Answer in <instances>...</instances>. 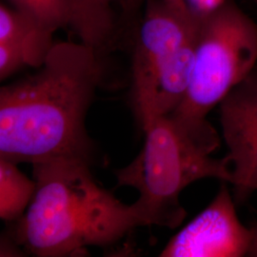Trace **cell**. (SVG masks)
Returning a JSON list of instances; mask_svg holds the SVG:
<instances>
[{
  "mask_svg": "<svg viewBox=\"0 0 257 257\" xmlns=\"http://www.w3.org/2000/svg\"><path fill=\"white\" fill-rule=\"evenodd\" d=\"M252 231H253V237H252V242L248 251V256L257 257V226L252 229Z\"/></svg>",
  "mask_w": 257,
  "mask_h": 257,
  "instance_id": "obj_14",
  "label": "cell"
},
{
  "mask_svg": "<svg viewBox=\"0 0 257 257\" xmlns=\"http://www.w3.org/2000/svg\"><path fill=\"white\" fill-rule=\"evenodd\" d=\"M223 137L232 164L233 198L245 202L257 190V73L255 69L219 103Z\"/></svg>",
  "mask_w": 257,
  "mask_h": 257,
  "instance_id": "obj_7",
  "label": "cell"
},
{
  "mask_svg": "<svg viewBox=\"0 0 257 257\" xmlns=\"http://www.w3.org/2000/svg\"><path fill=\"white\" fill-rule=\"evenodd\" d=\"M227 182L210 205L168 242L161 257L248 256L253 231L239 220Z\"/></svg>",
  "mask_w": 257,
  "mask_h": 257,
  "instance_id": "obj_6",
  "label": "cell"
},
{
  "mask_svg": "<svg viewBox=\"0 0 257 257\" xmlns=\"http://www.w3.org/2000/svg\"><path fill=\"white\" fill-rule=\"evenodd\" d=\"M10 5L26 13L43 26L56 32L71 27L73 8L71 0H7Z\"/></svg>",
  "mask_w": 257,
  "mask_h": 257,
  "instance_id": "obj_12",
  "label": "cell"
},
{
  "mask_svg": "<svg viewBox=\"0 0 257 257\" xmlns=\"http://www.w3.org/2000/svg\"><path fill=\"white\" fill-rule=\"evenodd\" d=\"M33 165L36 192L19 220L17 237L34 255L79 256L143 226L133 204L95 183L89 161L57 158Z\"/></svg>",
  "mask_w": 257,
  "mask_h": 257,
  "instance_id": "obj_2",
  "label": "cell"
},
{
  "mask_svg": "<svg viewBox=\"0 0 257 257\" xmlns=\"http://www.w3.org/2000/svg\"><path fill=\"white\" fill-rule=\"evenodd\" d=\"M55 32L26 13L0 4V79L24 67L39 68L54 46Z\"/></svg>",
  "mask_w": 257,
  "mask_h": 257,
  "instance_id": "obj_8",
  "label": "cell"
},
{
  "mask_svg": "<svg viewBox=\"0 0 257 257\" xmlns=\"http://www.w3.org/2000/svg\"><path fill=\"white\" fill-rule=\"evenodd\" d=\"M200 13H184L165 0H148L132 60V97L136 111L146 102L159 71L196 33Z\"/></svg>",
  "mask_w": 257,
  "mask_h": 257,
  "instance_id": "obj_5",
  "label": "cell"
},
{
  "mask_svg": "<svg viewBox=\"0 0 257 257\" xmlns=\"http://www.w3.org/2000/svg\"><path fill=\"white\" fill-rule=\"evenodd\" d=\"M36 181L21 173L17 163L0 158V217L19 221L36 192Z\"/></svg>",
  "mask_w": 257,
  "mask_h": 257,
  "instance_id": "obj_11",
  "label": "cell"
},
{
  "mask_svg": "<svg viewBox=\"0 0 257 257\" xmlns=\"http://www.w3.org/2000/svg\"><path fill=\"white\" fill-rule=\"evenodd\" d=\"M197 31L156 75L147 100L136 111L139 121L153 113L170 115L183 101L193 74Z\"/></svg>",
  "mask_w": 257,
  "mask_h": 257,
  "instance_id": "obj_10",
  "label": "cell"
},
{
  "mask_svg": "<svg viewBox=\"0 0 257 257\" xmlns=\"http://www.w3.org/2000/svg\"><path fill=\"white\" fill-rule=\"evenodd\" d=\"M140 123L145 133L144 145L133 162L115 172L117 184L138 190L139 198L133 205L143 226L175 229L187 215L180 193L205 178L231 185L230 158L211 157L186 137L169 115L149 114Z\"/></svg>",
  "mask_w": 257,
  "mask_h": 257,
  "instance_id": "obj_4",
  "label": "cell"
},
{
  "mask_svg": "<svg viewBox=\"0 0 257 257\" xmlns=\"http://www.w3.org/2000/svg\"><path fill=\"white\" fill-rule=\"evenodd\" d=\"M102 76L95 50L80 41L55 43L35 74L0 89V158L91 162L85 119Z\"/></svg>",
  "mask_w": 257,
  "mask_h": 257,
  "instance_id": "obj_1",
  "label": "cell"
},
{
  "mask_svg": "<svg viewBox=\"0 0 257 257\" xmlns=\"http://www.w3.org/2000/svg\"><path fill=\"white\" fill-rule=\"evenodd\" d=\"M168 3H170L172 6H174L175 8H176L181 12L184 13H189L191 12L192 9L190 8L187 0H165Z\"/></svg>",
  "mask_w": 257,
  "mask_h": 257,
  "instance_id": "obj_13",
  "label": "cell"
},
{
  "mask_svg": "<svg viewBox=\"0 0 257 257\" xmlns=\"http://www.w3.org/2000/svg\"><path fill=\"white\" fill-rule=\"evenodd\" d=\"M257 25L231 1L200 13L193 74L179 107L169 116L186 137L211 155L220 145L207 115L252 73Z\"/></svg>",
  "mask_w": 257,
  "mask_h": 257,
  "instance_id": "obj_3",
  "label": "cell"
},
{
  "mask_svg": "<svg viewBox=\"0 0 257 257\" xmlns=\"http://www.w3.org/2000/svg\"><path fill=\"white\" fill-rule=\"evenodd\" d=\"M148 0H71V28L79 41L99 55L110 50L126 19L145 8Z\"/></svg>",
  "mask_w": 257,
  "mask_h": 257,
  "instance_id": "obj_9",
  "label": "cell"
}]
</instances>
